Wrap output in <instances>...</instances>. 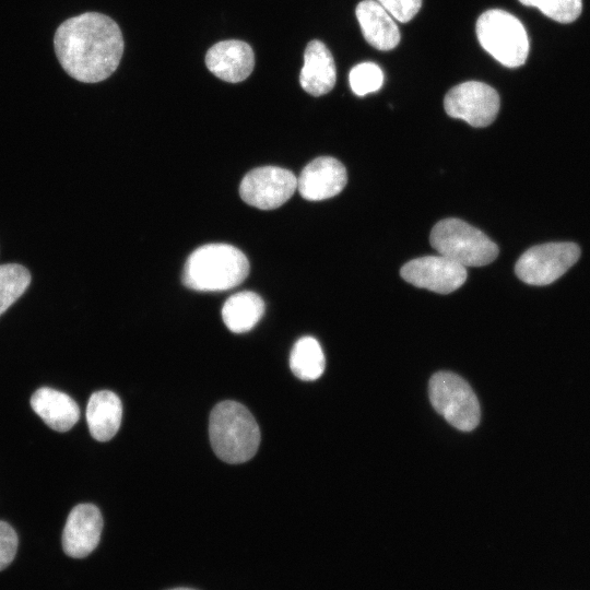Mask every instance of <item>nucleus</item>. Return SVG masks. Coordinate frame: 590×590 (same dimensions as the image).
Returning <instances> with one entry per match:
<instances>
[{
	"label": "nucleus",
	"mask_w": 590,
	"mask_h": 590,
	"mask_svg": "<svg viewBox=\"0 0 590 590\" xmlns=\"http://www.w3.org/2000/svg\"><path fill=\"white\" fill-rule=\"evenodd\" d=\"M54 48L60 66L71 78L96 83L109 78L118 68L123 38L111 17L85 12L58 26Z\"/></svg>",
	"instance_id": "1"
},
{
	"label": "nucleus",
	"mask_w": 590,
	"mask_h": 590,
	"mask_svg": "<svg viewBox=\"0 0 590 590\" xmlns=\"http://www.w3.org/2000/svg\"><path fill=\"white\" fill-rule=\"evenodd\" d=\"M249 261L228 244H208L197 248L184 267L182 283L199 292L231 290L247 278Z\"/></svg>",
	"instance_id": "2"
},
{
	"label": "nucleus",
	"mask_w": 590,
	"mask_h": 590,
	"mask_svg": "<svg viewBox=\"0 0 590 590\" xmlns=\"http://www.w3.org/2000/svg\"><path fill=\"white\" fill-rule=\"evenodd\" d=\"M209 435L213 451L227 463L248 461L260 444L256 420L247 408L236 401H223L213 408Z\"/></svg>",
	"instance_id": "3"
},
{
	"label": "nucleus",
	"mask_w": 590,
	"mask_h": 590,
	"mask_svg": "<svg viewBox=\"0 0 590 590\" xmlns=\"http://www.w3.org/2000/svg\"><path fill=\"white\" fill-rule=\"evenodd\" d=\"M429 241L441 256L463 267H482L493 262L498 246L482 231L459 219H445L434 225Z\"/></svg>",
	"instance_id": "4"
},
{
	"label": "nucleus",
	"mask_w": 590,
	"mask_h": 590,
	"mask_svg": "<svg viewBox=\"0 0 590 590\" xmlns=\"http://www.w3.org/2000/svg\"><path fill=\"white\" fill-rule=\"evenodd\" d=\"M475 31L481 46L503 66L516 68L526 62L528 35L510 13L500 9L485 11L477 19Z\"/></svg>",
	"instance_id": "5"
},
{
	"label": "nucleus",
	"mask_w": 590,
	"mask_h": 590,
	"mask_svg": "<svg viewBox=\"0 0 590 590\" xmlns=\"http://www.w3.org/2000/svg\"><path fill=\"white\" fill-rule=\"evenodd\" d=\"M429 399L434 409L455 428L474 429L481 417L479 400L469 384L460 376L436 373L429 380Z\"/></svg>",
	"instance_id": "6"
},
{
	"label": "nucleus",
	"mask_w": 590,
	"mask_h": 590,
	"mask_svg": "<svg viewBox=\"0 0 590 590\" xmlns=\"http://www.w3.org/2000/svg\"><path fill=\"white\" fill-rule=\"evenodd\" d=\"M580 256L574 243H547L528 249L518 259L517 276L530 285H547L560 278Z\"/></svg>",
	"instance_id": "7"
},
{
	"label": "nucleus",
	"mask_w": 590,
	"mask_h": 590,
	"mask_svg": "<svg viewBox=\"0 0 590 590\" xmlns=\"http://www.w3.org/2000/svg\"><path fill=\"white\" fill-rule=\"evenodd\" d=\"M446 113L462 119L472 127L483 128L491 125L499 111L498 93L489 85L468 81L453 86L445 96Z\"/></svg>",
	"instance_id": "8"
},
{
	"label": "nucleus",
	"mask_w": 590,
	"mask_h": 590,
	"mask_svg": "<svg viewBox=\"0 0 590 590\" xmlns=\"http://www.w3.org/2000/svg\"><path fill=\"white\" fill-rule=\"evenodd\" d=\"M297 189V178L288 169L262 166L243 178L239 194L244 202L260 210H273L284 204Z\"/></svg>",
	"instance_id": "9"
},
{
	"label": "nucleus",
	"mask_w": 590,
	"mask_h": 590,
	"mask_svg": "<svg viewBox=\"0 0 590 590\" xmlns=\"http://www.w3.org/2000/svg\"><path fill=\"white\" fill-rule=\"evenodd\" d=\"M400 274L412 285L439 294L458 290L468 275L465 267L441 255L413 259L401 268Z\"/></svg>",
	"instance_id": "10"
},
{
	"label": "nucleus",
	"mask_w": 590,
	"mask_h": 590,
	"mask_svg": "<svg viewBox=\"0 0 590 590\" xmlns=\"http://www.w3.org/2000/svg\"><path fill=\"white\" fill-rule=\"evenodd\" d=\"M102 529V514L95 505H76L70 511L63 528L64 553L73 558L87 556L97 546Z\"/></svg>",
	"instance_id": "11"
},
{
	"label": "nucleus",
	"mask_w": 590,
	"mask_h": 590,
	"mask_svg": "<svg viewBox=\"0 0 590 590\" xmlns=\"http://www.w3.org/2000/svg\"><path fill=\"white\" fill-rule=\"evenodd\" d=\"M346 181V169L341 162L320 156L304 167L297 178V189L304 199L320 201L339 194Z\"/></svg>",
	"instance_id": "12"
},
{
	"label": "nucleus",
	"mask_w": 590,
	"mask_h": 590,
	"mask_svg": "<svg viewBox=\"0 0 590 590\" xmlns=\"http://www.w3.org/2000/svg\"><path fill=\"white\" fill-rule=\"evenodd\" d=\"M205 64L216 78L228 83H238L251 74L255 54L250 45L243 40H223L208 50Z\"/></svg>",
	"instance_id": "13"
},
{
	"label": "nucleus",
	"mask_w": 590,
	"mask_h": 590,
	"mask_svg": "<svg viewBox=\"0 0 590 590\" xmlns=\"http://www.w3.org/2000/svg\"><path fill=\"white\" fill-rule=\"evenodd\" d=\"M335 80V64L330 50L320 40L309 42L299 73V84L303 90L312 96H320L333 88Z\"/></svg>",
	"instance_id": "14"
},
{
	"label": "nucleus",
	"mask_w": 590,
	"mask_h": 590,
	"mask_svg": "<svg viewBox=\"0 0 590 590\" xmlns=\"http://www.w3.org/2000/svg\"><path fill=\"white\" fill-rule=\"evenodd\" d=\"M356 17L364 38L378 50L393 49L400 32L392 16L376 1L363 0L356 7Z\"/></svg>",
	"instance_id": "15"
},
{
	"label": "nucleus",
	"mask_w": 590,
	"mask_h": 590,
	"mask_svg": "<svg viewBox=\"0 0 590 590\" xmlns=\"http://www.w3.org/2000/svg\"><path fill=\"white\" fill-rule=\"evenodd\" d=\"M33 411L54 430H69L80 417L76 402L67 393L49 387L36 390L31 398Z\"/></svg>",
	"instance_id": "16"
},
{
	"label": "nucleus",
	"mask_w": 590,
	"mask_h": 590,
	"mask_svg": "<svg viewBox=\"0 0 590 590\" xmlns=\"http://www.w3.org/2000/svg\"><path fill=\"white\" fill-rule=\"evenodd\" d=\"M122 418L119 397L109 390L94 392L87 402L86 422L92 437L98 441L111 439L118 432Z\"/></svg>",
	"instance_id": "17"
},
{
	"label": "nucleus",
	"mask_w": 590,
	"mask_h": 590,
	"mask_svg": "<svg viewBox=\"0 0 590 590\" xmlns=\"http://www.w3.org/2000/svg\"><path fill=\"white\" fill-rule=\"evenodd\" d=\"M264 303L255 292L244 291L232 295L223 305L222 318L235 333L251 330L262 318Z\"/></svg>",
	"instance_id": "18"
},
{
	"label": "nucleus",
	"mask_w": 590,
	"mask_h": 590,
	"mask_svg": "<svg viewBox=\"0 0 590 590\" xmlns=\"http://www.w3.org/2000/svg\"><path fill=\"white\" fill-rule=\"evenodd\" d=\"M324 354L312 337L297 340L291 351L290 367L293 374L305 381L318 379L324 371Z\"/></svg>",
	"instance_id": "19"
},
{
	"label": "nucleus",
	"mask_w": 590,
	"mask_h": 590,
	"mask_svg": "<svg viewBox=\"0 0 590 590\" xmlns=\"http://www.w3.org/2000/svg\"><path fill=\"white\" fill-rule=\"evenodd\" d=\"M30 283L31 273L24 266H0V316L24 294Z\"/></svg>",
	"instance_id": "20"
},
{
	"label": "nucleus",
	"mask_w": 590,
	"mask_h": 590,
	"mask_svg": "<svg viewBox=\"0 0 590 590\" xmlns=\"http://www.w3.org/2000/svg\"><path fill=\"white\" fill-rule=\"evenodd\" d=\"M349 82L355 95L364 96L380 90L384 83V73L376 63L362 62L350 71Z\"/></svg>",
	"instance_id": "21"
},
{
	"label": "nucleus",
	"mask_w": 590,
	"mask_h": 590,
	"mask_svg": "<svg viewBox=\"0 0 590 590\" xmlns=\"http://www.w3.org/2000/svg\"><path fill=\"white\" fill-rule=\"evenodd\" d=\"M522 4L538 8L550 19L570 23L581 13V0H519Z\"/></svg>",
	"instance_id": "22"
},
{
	"label": "nucleus",
	"mask_w": 590,
	"mask_h": 590,
	"mask_svg": "<svg viewBox=\"0 0 590 590\" xmlns=\"http://www.w3.org/2000/svg\"><path fill=\"white\" fill-rule=\"evenodd\" d=\"M392 17L399 22L411 21L420 11L422 0H376Z\"/></svg>",
	"instance_id": "23"
},
{
	"label": "nucleus",
	"mask_w": 590,
	"mask_h": 590,
	"mask_svg": "<svg viewBox=\"0 0 590 590\" xmlns=\"http://www.w3.org/2000/svg\"><path fill=\"white\" fill-rule=\"evenodd\" d=\"M16 550V532L8 522L0 521V570H3L12 563Z\"/></svg>",
	"instance_id": "24"
},
{
	"label": "nucleus",
	"mask_w": 590,
	"mask_h": 590,
	"mask_svg": "<svg viewBox=\"0 0 590 590\" xmlns=\"http://www.w3.org/2000/svg\"><path fill=\"white\" fill-rule=\"evenodd\" d=\"M170 590H193V589H189V588H176V589H170Z\"/></svg>",
	"instance_id": "25"
}]
</instances>
